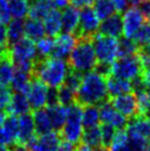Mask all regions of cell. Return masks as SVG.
I'll return each instance as SVG.
<instances>
[{
  "label": "cell",
  "instance_id": "7bdbcfd3",
  "mask_svg": "<svg viewBox=\"0 0 150 151\" xmlns=\"http://www.w3.org/2000/svg\"><path fill=\"white\" fill-rule=\"evenodd\" d=\"M10 46L8 44V37H7V28L4 23H0V52L8 51Z\"/></svg>",
  "mask_w": 150,
  "mask_h": 151
},
{
  "label": "cell",
  "instance_id": "7402d4cb",
  "mask_svg": "<svg viewBox=\"0 0 150 151\" xmlns=\"http://www.w3.org/2000/svg\"><path fill=\"white\" fill-rule=\"evenodd\" d=\"M79 20V11L74 6H69L62 13L63 33H75Z\"/></svg>",
  "mask_w": 150,
  "mask_h": 151
},
{
  "label": "cell",
  "instance_id": "7dc6e473",
  "mask_svg": "<svg viewBox=\"0 0 150 151\" xmlns=\"http://www.w3.org/2000/svg\"><path fill=\"white\" fill-rule=\"evenodd\" d=\"M52 2H53V7L55 9H61V10H64V9L69 7L70 6V2H71V0H52Z\"/></svg>",
  "mask_w": 150,
  "mask_h": 151
},
{
  "label": "cell",
  "instance_id": "9a60e30c",
  "mask_svg": "<svg viewBox=\"0 0 150 151\" xmlns=\"http://www.w3.org/2000/svg\"><path fill=\"white\" fill-rule=\"evenodd\" d=\"M126 131L129 138H140L150 141V120L141 116H136L128 120Z\"/></svg>",
  "mask_w": 150,
  "mask_h": 151
},
{
  "label": "cell",
  "instance_id": "277c9868",
  "mask_svg": "<svg viewBox=\"0 0 150 151\" xmlns=\"http://www.w3.org/2000/svg\"><path fill=\"white\" fill-rule=\"evenodd\" d=\"M10 54L16 70L27 73L32 72L33 63L38 58L37 46L32 40L28 38L21 39L19 42L10 46Z\"/></svg>",
  "mask_w": 150,
  "mask_h": 151
},
{
  "label": "cell",
  "instance_id": "f5cc1de1",
  "mask_svg": "<svg viewBox=\"0 0 150 151\" xmlns=\"http://www.w3.org/2000/svg\"><path fill=\"white\" fill-rule=\"evenodd\" d=\"M8 116V114L6 111V109H1L0 108V127H2L4 125V120H6V118Z\"/></svg>",
  "mask_w": 150,
  "mask_h": 151
},
{
  "label": "cell",
  "instance_id": "7a4b0ae2",
  "mask_svg": "<svg viewBox=\"0 0 150 151\" xmlns=\"http://www.w3.org/2000/svg\"><path fill=\"white\" fill-rule=\"evenodd\" d=\"M69 66L65 60L55 58H37L31 74L43 82L48 87L58 88L64 83Z\"/></svg>",
  "mask_w": 150,
  "mask_h": 151
},
{
  "label": "cell",
  "instance_id": "db71d44e",
  "mask_svg": "<svg viewBox=\"0 0 150 151\" xmlns=\"http://www.w3.org/2000/svg\"><path fill=\"white\" fill-rule=\"evenodd\" d=\"M139 49H140L142 52H145L146 54H148L150 56V43L149 44H147V45H145V46H142V47H139Z\"/></svg>",
  "mask_w": 150,
  "mask_h": 151
},
{
  "label": "cell",
  "instance_id": "d6986e66",
  "mask_svg": "<svg viewBox=\"0 0 150 151\" xmlns=\"http://www.w3.org/2000/svg\"><path fill=\"white\" fill-rule=\"evenodd\" d=\"M106 85H107V93H108L109 99L112 97L133 92V86H131L130 81L118 78L112 75L106 78Z\"/></svg>",
  "mask_w": 150,
  "mask_h": 151
},
{
  "label": "cell",
  "instance_id": "f546056e",
  "mask_svg": "<svg viewBox=\"0 0 150 151\" xmlns=\"http://www.w3.org/2000/svg\"><path fill=\"white\" fill-rule=\"evenodd\" d=\"M100 122V108L98 106L89 105L83 107V115H82V124L85 129L98 126Z\"/></svg>",
  "mask_w": 150,
  "mask_h": 151
},
{
  "label": "cell",
  "instance_id": "6f0895ef",
  "mask_svg": "<svg viewBox=\"0 0 150 151\" xmlns=\"http://www.w3.org/2000/svg\"><path fill=\"white\" fill-rule=\"evenodd\" d=\"M141 117H145V118H147V119H149L150 120V106L146 109V111L142 114Z\"/></svg>",
  "mask_w": 150,
  "mask_h": 151
},
{
  "label": "cell",
  "instance_id": "e0dca14e",
  "mask_svg": "<svg viewBox=\"0 0 150 151\" xmlns=\"http://www.w3.org/2000/svg\"><path fill=\"white\" fill-rule=\"evenodd\" d=\"M98 33L112 38H120L123 35V18L120 13H114L112 16L103 20L98 28Z\"/></svg>",
  "mask_w": 150,
  "mask_h": 151
},
{
  "label": "cell",
  "instance_id": "6da1fadb",
  "mask_svg": "<svg viewBox=\"0 0 150 151\" xmlns=\"http://www.w3.org/2000/svg\"><path fill=\"white\" fill-rule=\"evenodd\" d=\"M106 78L95 71L84 74L82 84L76 93V103L84 106H100L108 101Z\"/></svg>",
  "mask_w": 150,
  "mask_h": 151
},
{
  "label": "cell",
  "instance_id": "d4e9b609",
  "mask_svg": "<svg viewBox=\"0 0 150 151\" xmlns=\"http://www.w3.org/2000/svg\"><path fill=\"white\" fill-rule=\"evenodd\" d=\"M53 7L52 0H29V18L43 20Z\"/></svg>",
  "mask_w": 150,
  "mask_h": 151
},
{
  "label": "cell",
  "instance_id": "4dcf8cb0",
  "mask_svg": "<svg viewBox=\"0 0 150 151\" xmlns=\"http://www.w3.org/2000/svg\"><path fill=\"white\" fill-rule=\"evenodd\" d=\"M81 142L87 145L92 148L102 147V134H100V127L96 126L92 128H87L83 131Z\"/></svg>",
  "mask_w": 150,
  "mask_h": 151
},
{
  "label": "cell",
  "instance_id": "5b68a950",
  "mask_svg": "<svg viewBox=\"0 0 150 151\" xmlns=\"http://www.w3.org/2000/svg\"><path fill=\"white\" fill-rule=\"evenodd\" d=\"M82 115H83V107L75 103L73 105L67 107L66 120L61 131V138L64 141L79 145L83 134V124H82Z\"/></svg>",
  "mask_w": 150,
  "mask_h": 151
},
{
  "label": "cell",
  "instance_id": "2e32d148",
  "mask_svg": "<svg viewBox=\"0 0 150 151\" xmlns=\"http://www.w3.org/2000/svg\"><path fill=\"white\" fill-rule=\"evenodd\" d=\"M35 136L37 134H35L32 114L28 113L21 115L19 117V131H18V138L16 143L27 146Z\"/></svg>",
  "mask_w": 150,
  "mask_h": 151
},
{
  "label": "cell",
  "instance_id": "94428289",
  "mask_svg": "<svg viewBox=\"0 0 150 151\" xmlns=\"http://www.w3.org/2000/svg\"><path fill=\"white\" fill-rule=\"evenodd\" d=\"M146 91H147V93L149 94V96H150V87L149 88H146Z\"/></svg>",
  "mask_w": 150,
  "mask_h": 151
},
{
  "label": "cell",
  "instance_id": "bcb514c9",
  "mask_svg": "<svg viewBox=\"0 0 150 151\" xmlns=\"http://www.w3.org/2000/svg\"><path fill=\"white\" fill-rule=\"evenodd\" d=\"M114 6H115V9L118 13H121L126 11L128 9V0H112Z\"/></svg>",
  "mask_w": 150,
  "mask_h": 151
},
{
  "label": "cell",
  "instance_id": "83f0119b",
  "mask_svg": "<svg viewBox=\"0 0 150 151\" xmlns=\"http://www.w3.org/2000/svg\"><path fill=\"white\" fill-rule=\"evenodd\" d=\"M45 33L44 31V27H43V22L38 19H32V18H28L25 21V34L27 38L32 40L33 42L39 41L40 39L43 38V35Z\"/></svg>",
  "mask_w": 150,
  "mask_h": 151
},
{
  "label": "cell",
  "instance_id": "6125c7cd",
  "mask_svg": "<svg viewBox=\"0 0 150 151\" xmlns=\"http://www.w3.org/2000/svg\"><path fill=\"white\" fill-rule=\"evenodd\" d=\"M145 151H150V146H149V147H148V148H147V149H146V150H145Z\"/></svg>",
  "mask_w": 150,
  "mask_h": 151
},
{
  "label": "cell",
  "instance_id": "5bb4252c",
  "mask_svg": "<svg viewBox=\"0 0 150 151\" xmlns=\"http://www.w3.org/2000/svg\"><path fill=\"white\" fill-rule=\"evenodd\" d=\"M77 43V38L73 33H63L58 34L55 39L53 50L51 52V58L65 60L69 58L71 52Z\"/></svg>",
  "mask_w": 150,
  "mask_h": 151
},
{
  "label": "cell",
  "instance_id": "44dd1931",
  "mask_svg": "<svg viewBox=\"0 0 150 151\" xmlns=\"http://www.w3.org/2000/svg\"><path fill=\"white\" fill-rule=\"evenodd\" d=\"M10 49L4 52H0V84L9 86L14 73Z\"/></svg>",
  "mask_w": 150,
  "mask_h": 151
},
{
  "label": "cell",
  "instance_id": "e575fe53",
  "mask_svg": "<svg viewBox=\"0 0 150 151\" xmlns=\"http://www.w3.org/2000/svg\"><path fill=\"white\" fill-rule=\"evenodd\" d=\"M139 47L133 41V39L128 38H119L118 40V58H126L130 55L136 54Z\"/></svg>",
  "mask_w": 150,
  "mask_h": 151
},
{
  "label": "cell",
  "instance_id": "91938a15",
  "mask_svg": "<svg viewBox=\"0 0 150 151\" xmlns=\"http://www.w3.org/2000/svg\"><path fill=\"white\" fill-rule=\"evenodd\" d=\"M96 151H110V150H108V148H106V147H100V148H97L96 149Z\"/></svg>",
  "mask_w": 150,
  "mask_h": 151
},
{
  "label": "cell",
  "instance_id": "74e56055",
  "mask_svg": "<svg viewBox=\"0 0 150 151\" xmlns=\"http://www.w3.org/2000/svg\"><path fill=\"white\" fill-rule=\"evenodd\" d=\"M133 41L138 45V47H142V46L147 45L150 43V23H144V24L139 28L136 33L133 34Z\"/></svg>",
  "mask_w": 150,
  "mask_h": 151
},
{
  "label": "cell",
  "instance_id": "484cf974",
  "mask_svg": "<svg viewBox=\"0 0 150 151\" xmlns=\"http://www.w3.org/2000/svg\"><path fill=\"white\" fill-rule=\"evenodd\" d=\"M46 110H48L49 117H50L52 128L55 131H61L65 124V120H66L67 107L62 106L61 104H56L53 106H48Z\"/></svg>",
  "mask_w": 150,
  "mask_h": 151
},
{
  "label": "cell",
  "instance_id": "ee69618b",
  "mask_svg": "<svg viewBox=\"0 0 150 151\" xmlns=\"http://www.w3.org/2000/svg\"><path fill=\"white\" fill-rule=\"evenodd\" d=\"M58 104V88H48V97H46V107Z\"/></svg>",
  "mask_w": 150,
  "mask_h": 151
},
{
  "label": "cell",
  "instance_id": "816d5d0a",
  "mask_svg": "<svg viewBox=\"0 0 150 151\" xmlns=\"http://www.w3.org/2000/svg\"><path fill=\"white\" fill-rule=\"evenodd\" d=\"M75 151H93V148L83 142H79V145L75 146Z\"/></svg>",
  "mask_w": 150,
  "mask_h": 151
},
{
  "label": "cell",
  "instance_id": "be15d7a7",
  "mask_svg": "<svg viewBox=\"0 0 150 151\" xmlns=\"http://www.w3.org/2000/svg\"><path fill=\"white\" fill-rule=\"evenodd\" d=\"M148 21H149V23H150V18H149V19H148Z\"/></svg>",
  "mask_w": 150,
  "mask_h": 151
},
{
  "label": "cell",
  "instance_id": "8992f818",
  "mask_svg": "<svg viewBox=\"0 0 150 151\" xmlns=\"http://www.w3.org/2000/svg\"><path fill=\"white\" fill-rule=\"evenodd\" d=\"M144 67L138 54L118 58L112 64V75L123 80L133 81L141 76Z\"/></svg>",
  "mask_w": 150,
  "mask_h": 151
},
{
  "label": "cell",
  "instance_id": "7c38bea8",
  "mask_svg": "<svg viewBox=\"0 0 150 151\" xmlns=\"http://www.w3.org/2000/svg\"><path fill=\"white\" fill-rule=\"evenodd\" d=\"M62 141L58 131H50L42 136H35L27 147L31 151H55Z\"/></svg>",
  "mask_w": 150,
  "mask_h": 151
},
{
  "label": "cell",
  "instance_id": "c3c4849f",
  "mask_svg": "<svg viewBox=\"0 0 150 151\" xmlns=\"http://www.w3.org/2000/svg\"><path fill=\"white\" fill-rule=\"evenodd\" d=\"M55 151H75V145H72L67 141H61L60 146Z\"/></svg>",
  "mask_w": 150,
  "mask_h": 151
},
{
  "label": "cell",
  "instance_id": "836d02e7",
  "mask_svg": "<svg viewBox=\"0 0 150 151\" xmlns=\"http://www.w3.org/2000/svg\"><path fill=\"white\" fill-rule=\"evenodd\" d=\"M8 6L14 18L23 19L29 13V0H8Z\"/></svg>",
  "mask_w": 150,
  "mask_h": 151
},
{
  "label": "cell",
  "instance_id": "ffe728a7",
  "mask_svg": "<svg viewBox=\"0 0 150 151\" xmlns=\"http://www.w3.org/2000/svg\"><path fill=\"white\" fill-rule=\"evenodd\" d=\"M43 27L48 37H58L62 30V13L58 9H52L43 19Z\"/></svg>",
  "mask_w": 150,
  "mask_h": 151
},
{
  "label": "cell",
  "instance_id": "8fae6325",
  "mask_svg": "<svg viewBox=\"0 0 150 151\" xmlns=\"http://www.w3.org/2000/svg\"><path fill=\"white\" fill-rule=\"evenodd\" d=\"M114 106V108L117 111H119L121 115H124L126 118L131 119V118L138 116V105L136 95L133 93H127L123 94L119 96L112 97L109 99Z\"/></svg>",
  "mask_w": 150,
  "mask_h": 151
},
{
  "label": "cell",
  "instance_id": "3957f363",
  "mask_svg": "<svg viewBox=\"0 0 150 151\" xmlns=\"http://www.w3.org/2000/svg\"><path fill=\"white\" fill-rule=\"evenodd\" d=\"M66 63L70 70L79 72L83 75L93 71L97 63V59L92 39H77V43L69 55Z\"/></svg>",
  "mask_w": 150,
  "mask_h": 151
},
{
  "label": "cell",
  "instance_id": "d590c367",
  "mask_svg": "<svg viewBox=\"0 0 150 151\" xmlns=\"http://www.w3.org/2000/svg\"><path fill=\"white\" fill-rule=\"evenodd\" d=\"M55 39L52 37H45V38L40 39L37 42V52H38V58H49L51 55V52L53 50L54 46Z\"/></svg>",
  "mask_w": 150,
  "mask_h": 151
},
{
  "label": "cell",
  "instance_id": "4fadbf2b",
  "mask_svg": "<svg viewBox=\"0 0 150 151\" xmlns=\"http://www.w3.org/2000/svg\"><path fill=\"white\" fill-rule=\"evenodd\" d=\"M145 17L136 7H130L125 11L123 17V34L125 38L131 39L139 28L145 23Z\"/></svg>",
  "mask_w": 150,
  "mask_h": 151
},
{
  "label": "cell",
  "instance_id": "f1b7e54d",
  "mask_svg": "<svg viewBox=\"0 0 150 151\" xmlns=\"http://www.w3.org/2000/svg\"><path fill=\"white\" fill-rule=\"evenodd\" d=\"M31 80H32V74L31 73L16 70V72L13 73L11 83H10L11 91L27 94L28 89H29L30 83H31Z\"/></svg>",
  "mask_w": 150,
  "mask_h": 151
},
{
  "label": "cell",
  "instance_id": "60d3db41",
  "mask_svg": "<svg viewBox=\"0 0 150 151\" xmlns=\"http://www.w3.org/2000/svg\"><path fill=\"white\" fill-rule=\"evenodd\" d=\"M12 97V91L8 86L0 84V108L6 109L9 106Z\"/></svg>",
  "mask_w": 150,
  "mask_h": 151
},
{
  "label": "cell",
  "instance_id": "9c48e42d",
  "mask_svg": "<svg viewBox=\"0 0 150 151\" xmlns=\"http://www.w3.org/2000/svg\"><path fill=\"white\" fill-rule=\"evenodd\" d=\"M48 86L43 82L32 76L29 89L27 92V98L32 110L44 108L46 106V97H48Z\"/></svg>",
  "mask_w": 150,
  "mask_h": 151
},
{
  "label": "cell",
  "instance_id": "ba28073f",
  "mask_svg": "<svg viewBox=\"0 0 150 151\" xmlns=\"http://www.w3.org/2000/svg\"><path fill=\"white\" fill-rule=\"evenodd\" d=\"M100 24V19L91 4L85 6L79 10V25L74 35L77 39H92L98 32Z\"/></svg>",
  "mask_w": 150,
  "mask_h": 151
},
{
  "label": "cell",
  "instance_id": "52a82bcc",
  "mask_svg": "<svg viewBox=\"0 0 150 151\" xmlns=\"http://www.w3.org/2000/svg\"><path fill=\"white\" fill-rule=\"evenodd\" d=\"M92 44L97 62L112 63L118 58V40L116 38L97 33L92 38Z\"/></svg>",
  "mask_w": 150,
  "mask_h": 151
},
{
  "label": "cell",
  "instance_id": "603a6c76",
  "mask_svg": "<svg viewBox=\"0 0 150 151\" xmlns=\"http://www.w3.org/2000/svg\"><path fill=\"white\" fill-rule=\"evenodd\" d=\"M0 128L2 130V134L6 138V143L8 147L17 142L18 131H19V118L17 116L8 115L2 127Z\"/></svg>",
  "mask_w": 150,
  "mask_h": 151
},
{
  "label": "cell",
  "instance_id": "11a10c76",
  "mask_svg": "<svg viewBox=\"0 0 150 151\" xmlns=\"http://www.w3.org/2000/svg\"><path fill=\"white\" fill-rule=\"evenodd\" d=\"M1 145H4V146H7V143H6V138H4V134H2V130L0 128V146Z\"/></svg>",
  "mask_w": 150,
  "mask_h": 151
},
{
  "label": "cell",
  "instance_id": "30bf717a",
  "mask_svg": "<svg viewBox=\"0 0 150 151\" xmlns=\"http://www.w3.org/2000/svg\"><path fill=\"white\" fill-rule=\"evenodd\" d=\"M100 108V118L103 124H109L115 129H126L128 125V118H126L124 115H121L119 111H117L112 105V103L106 101L105 103L98 106Z\"/></svg>",
  "mask_w": 150,
  "mask_h": 151
},
{
  "label": "cell",
  "instance_id": "d6a6232c",
  "mask_svg": "<svg viewBox=\"0 0 150 151\" xmlns=\"http://www.w3.org/2000/svg\"><path fill=\"white\" fill-rule=\"evenodd\" d=\"M110 151H131L129 145V137L126 129H118L115 132L110 145Z\"/></svg>",
  "mask_w": 150,
  "mask_h": 151
},
{
  "label": "cell",
  "instance_id": "e7e4bbea",
  "mask_svg": "<svg viewBox=\"0 0 150 151\" xmlns=\"http://www.w3.org/2000/svg\"><path fill=\"white\" fill-rule=\"evenodd\" d=\"M91 1H92V2H93V1H95V0H91Z\"/></svg>",
  "mask_w": 150,
  "mask_h": 151
},
{
  "label": "cell",
  "instance_id": "9f6ffc18",
  "mask_svg": "<svg viewBox=\"0 0 150 151\" xmlns=\"http://www.w3.org/2000/svg\"><path fill=\"white\" fill-rule=\"evenodd\" d=\"M141 1H144V0H128V4H129L131 7H135V6H138Z\"/></svg>",
  "mask_w": 150,
  "mask_h": 151
},
{
  "label": "cell",
  "instance_id": "4316f807",
  "mask_svg": "<svg viewBox=\"0 0 150 151\" xmlns=\"http://www.w3.org/2000/svg\"><path fill=\"white\" fill-rule=\"evenodd\" d=\"M23 34H25V21L22 19L14 18L9 22L7 28L9 46H12L13 44L19 42L21 39H23Z\"/></svg>",
  "mask_w": 150,
  "mask_h": 151
},
{
  "label": "cell",
  "instance_id": "cb8c5ba5",
  "mask_svg": "<svg viewBox=\"0 0 150 151\" xmlns=\"http://www.w3.org/2000/svg\"><path fill=\"white\" fill-rule=\"evenodd\" d=\"M32 116H33L34 128H35L37 136H42V134H45L52 131V125H51V120L46 108L32 110Z\"/></svg>",
  "mask_w": 150,
  "mask_h": 151
},
{
  "label": "cell",
  "instance_id": "f907efd6",
  "mask_svg": "<svg viewBox=\"0 0 150 151\" xmlns=\"http://www.w3.org/2000/svg\"><path fill=\"white\" fill-rule=\"evenodd\" d=\"M9 151H31L27 146L23 145H19V143H14L12 146H10Z\"/></svg>",
  "mask_w": 150,
  "mask_h": 151
},
{
  "label": "cell",
  "instance_id": "f6af8a7d",
  "mask_svg": "<svg viewBox=\"0 0 150 151\" xmlns=\"http://www.w3.org/2000/svg\"><path fill=\"white\" fill-rule=\"evenodd\" d=\"M139 7V11L142 13V16L145 17V19H149L150 18V0H144L140 4H138Z\"/></svg>",
  "mask_w": 150,
  "mask_h": 151
},
{
  "label": "cell",
  "instance_id": "1f68e13d",
  "mask_svg": "<svg viewBox=\"0 0 150 151\" xmlns=\"http://www.w3.org/2000/svg\"><path fill=\"white\" fill-rule=\"evenodd\" d=\"M93 6V9L100 20H105L116 13V9L112 0H95Z\"/></svg>",
  "mask_w": 150,
  "mask_h": 151
},
{
  "label": "cell",
  "instance_id": "681fc988",
  "mask_svg": "<svg viewBox=\"0 0 150 151\" xmlns=\"http://www.w3.org/2000/svg\"><path fill=\"white\" fill-rule=\"evenodd\" d=\"M141 80H142V82H144V84L146 85V87L149 88L150 87V66L145 68V70L142 71Z\"/></svg>",
  "mask_w": 150,
  "mask_h": 151
},
{
  "label": "cell",
  "instance_id": "f35d334b",
  "mask_svg": "<svg viewBox=\"0 0 150 151\" xmlns=\"http://www.w3.org/2000/svg\"><path fill=\"white\" fill-rule=\"evenodd\" d=\"M82 80H83V74H81L79 72L72 71V70L69 68L63 84L65 85L66 87L70 88L72 92H74L76 94L81 84H82Z\"/></svg>",
  "mask_w": 150,
  "mask_h": 151
},
{
  "label": "cell",
  "instance_id": "ac0fdd59",
  "mask_svg": "<svg viewBox=\"0 0 150 151\" xmlns=\"http://www.w3.org/2000/svg\"><path fill=\"white\" fill-rule=\"evenodd\" d=\"M32 109L30 107V104L28 101L27 95L23 93L14 92L11 97V101L9 106L6 108V111L8 115H13V116H21L25 114L30 113Z\"/></svg>",
  "mask_w": 150,
  "mask_h": 151
},
{
  "label": "cell",
  "instance_id": "8d00e7d4",
  "mask_svg": "<svg viewBox=\"0 0 150 151\" xmlns=\"http://www.w3.org/2000/svg\"><path fill=\"white\" fill-rule=\"evenodd\" d=\"M58 104L62 106L69 107L76 103V94L72 92L69 87H66L64 84L58 87Z\"/></svg>",
  "mask_w": 150,
  "mask_h": 151
},
{
  "label": "cell",
  "instance_id": "680465c9",
  "mask_svg": "<svg viewBox=\"0 0 150 151\" xmlns=\"http://www.w3.org/2000/svg\"><path fill=\"white\" fill-rule=\"evenodd\" d=\"M0 151H9L8 146H4V145H1L0 146Z\"/></svg>",
  "mask_w": 150,
  "mask_h": 151
},
{
  "label": "cell",
  "instance_id": "ab89813d",
  "mask_svg": "<svg viewBox=\"0 0 150 151\" xmlns=\"http://www.w3.org/2000/svg\"><path fill=\"white\" fill-rule=\"evenodd\" d=\"M115 132H116V129L112 125L102 122L100 134H102V145H103V147H110L112 139H114V136H115Z\"/></svg>",
  "mask_w": 150,
  "mask_h": 151
},
{
  "label": "cell",
  "instance_id": "b9f144b4",
  "mask_svg": "<svg viewBox=\"0 0 150 151\" xmlns=\"http://www.w3.org/2000/svg\"><path fill=\"white\" fill-rule=\"evenodd\" d=\"M11 21V13L9 10L8 0H0V23L8 24Z\"/></svg>",
  "mask_w": 150,
  "mask_h": 151
}]
</instances>
